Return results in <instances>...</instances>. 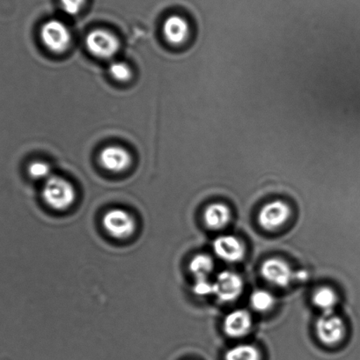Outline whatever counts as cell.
<instances>
[{
  "instance_id": "6da1fadb",
  "label": "cell",
  "mask_w": 360,
  "mask_h": 360,
  "mask_svg": "<svg viewBox=\"0 0 360 360\" xmlns=\"http://www.w3.org/2000/svg\"><path fill=\"white\" fill-rule=\"evenodd\" d=\"M43 197L51 207L63 211L75 201L76 192L71 183L60 176H51L45 181Z\"/></svg>"
},
{
  "instance_id": "7a4b0ae2",
  "label": "cell",
  "mask_w": 360,
  "mask_h": 360,
  "mask_svg": "<svg viewBox=\"0 0 360 360\" xmlns=\"http://www.w3.org/2000/svg\"><path fill=\"white\" fill-rule=\"evenodd\" d=\"M41 38L45 46L55 53L68 51L72 41V34L68 26L58 20H51L44 24Z\"/></svg>"
},
{
  "instance_id": "3957f363",
  "label": "cell",
  "mask_w": 360,
  "mask_h": 360,
  "mask_svg": "<svg viewBox=\"0 0 360 360\" xmlns=\"http://www.w3.org/2000/svg\"><path fill=\"white\" fill-rule=\"evenodd\" d=\"M86 45L91 54L103 59L114 58L120 48L117 37L103 30H93L87 34Z\"/></svg>"
},
{
  "instance_id": "277c9868",
  "label": "cell",
  "mask_w": 360,
  "mask_h": 360,
  "mask_svg": "<svg viewBox=\"0 0 360 360\" xmlns=\"http://www.w3.org/2000/svg\"><path fill=\"white\" fill-rule=\"evenodd\" d=\"M316 335L323 344L332 346L339 344L345 335V324L334 312L323 313L316 325Z\"/></svg>"
},
{
  "instance_id": "5b68a950",
  "label": "cell",
  "mask_w": 360,
  "mask_h": 360,
  "mask_svg": "<svg viewBox=\"0 0 360 360\" xmlns=\"http://www.w3.org/2000/svg\"><path fill=\"white\" fill-rule=\"evenodd\" d=\"M243 281L236 272L224 271L213 283V295L219 302L229 303L239 298L243 291Z\"/></svg>"
},
{
  "instance_id": "8992f818",
  "label": "cell",
  "mask_w": 360,
  "mask_h": 360,
  "mask_svg": "<svg viewBox=\"0 0 360 360\" xmlns=\"http://www.w3.org/2000/svg\"><path fill=\"white\" fill-rule=\"evenodd\" d=\"M104 229L117 239H127L132 236L136 229L135 220L130 213L121 209H114L105 214Z\"/></svg>"
},
{
  "instance_id": "52a82bcc",
  "label": "cell",
  "mask_w": 360,
  "mask_h": 360,
  "mask_svg": "<svg viewBox=\"0 0 360 360\" xmlns=\"http://www.w3.org/2000/svg\"><path fill=\"white\" fill-rule=\"evenodd\" d=\"M291 210L288 204L281 200L268 202L258 214V222L264 229L274 231L288 221Z\"/></svg>"
},
{
  "instance_id": "ba28073f",
  "label": "cell",
  "mask_w": 360,
  "mask_h": 360,
  "mask_svg": "<svg viewBox=\"0 0 360 360\" xmlns=\"http://www.w3.org/2000/svg\"><path fill=\"white\" fill-rule=\"evenodd\" d=\"M261 274L265 281L278 288H286L291 283L293 272L284 260L270 258L262 264Z\"/></svg>"
},
{
  "instance_id": "9c48e42d",
  "label": "cell",
  "mask_w": 360,
  "mask_h": 360,
  "mask_svg": "<svg viewBox=\"0 0 360 360\" xmlns=\"http://www.w3.org/2000/svg\"><path fill=\"white\" fill-rule=\"evenodd\" d=\"M213 251L216 256L226 263H237L245 256V248L238 238L221 236L213 242Z\"/></svg>"
},
{
  "instance_id": "30bf717a",
  "label": "cell",
  "mask_w": 360,
  "mask_h": 360,
  "mask_svg": "<svg viewBox=\"0 0 360 360\" xmlns=\"http://www.w3.org/2000/svg\"><path fill=\"white\" fill-rule=\"evenodd\" d=\"M101 165L110 172H123L131 164V156L121 146H110L101 150L99 155Z\"/></svg>"
},
{
  "instance_id": "8fae6325",
  "label": "cell",
  "mask_w": 360,
  "mask_h": 360,
  "mask_svg": "<svg viewBox=\"0 0 360 360\" xmlns=\"http://www.w3.org/2000/svg\"><path fill=\"white\" fill-rule=\"evenodd\" d=\"M252 327V318L248 311L236 309L229 313L224 320L223 328L230 338H240L246 335Z\"/></svg>"
},
{
  "instance_id": "7c38bea8",
  "label": "cell",
  "mask_w": 360,
  "mask_h": 360,
  "mask_svg": "<svg viewBox=\"0 0 360 360\" xmlns=\"http://www.w3.org/2000/svg\"><path fill=\"white\" fill-rule=\"evenodd\" d=\"M164 37L173 45H180L190 37V25L179 15H171L163 23Z\"/></svg>"
},
{
  "instance_id": "4fadbf2b",
  "label": "cell",
  "mask_w": 360,
  "mask_h": 360,
  "mask_svg": "<svg viewBox=\"0 0 360 360\" xmlns=\"http://www.w3.org/2000/svg\"><path fill=\"white\" fill-rule=\"evenodd\" d=\"M231 211L226 205L215 202L205 209L204 219L206 226L212 230H221L229 225Z\"/></svg>"
},
{
  "instance_id": "5bb4252c",
  "label": "cell",
  "mask_w": 360,
  "mask_h": 360,
  "mask_svg": "<svg viewBox=\"0 0 360 360\" xmlns=\"http://www.w3.org/2000/svg\"><path fill=\"white\" fill-rule=\"evenodd\" d=\"M312 300L314 306L323 310V313L333 312L338 303V295L330 288H321L314 292Z\"/></svg>"
},
{
  "instance_id": "9a60e30c",
  "label": "cell",
  "mask_w": 360,
  "mask_h": 360,
  "mask_svg": "<svg viewBox=\"0 0 360 360\" xmlns=\"http://www.w3.org/2000/svg\"><path fill=\"white\" fill-rule=\"evenodd\" d=\"M214 268V263L208 255H197L190 264V271L195 278H208Z\"/></svg>"
},
{
  "instance_id": "2e32d148",
  "label": "cell",
  "mask_w": 360,
  "mask_h": 360,
  "mask_svg": "<svg viewBox=\"0 0 360 360\" xmlns=\"http://www.w3.org/2000/svg\"><path fill=\"white\" fill-rule=\"evenodd\" d=\"M225 360H261V353L253 345H239L226 352Z\"/></svg>"
},
{
  "instance_id": "e0dca14e",
  "label": "cell",
  "mask_w": 360,
  "mask_h": 360,
  "mask_svg": "<svg viewBox=\"0 0 360 360\" xmlns=\"http://www.w3.org/2000/svg\"><path fill=\"white\" fill-rule=\"evenodd\" d=\"M250 304L253 309L258 312H266L274 306V295L265 290H257L250 297Z\"/></svg>"
},
{
  "instance_id": "ac0fdd59",
  "label": "cell",
  "mask_w": 360,
  "mask_h": 360,
  "mask_svg": "<svg viewBox=\"0 0 360 360\" xmlns=\"http://www.w3.org/2000/svg\"><path fill=\"white\" fill-rule=\"evenodd\" d=\"M108 72H110L112 78L121 82H128L131 78L132 75L129 65L125 64L124 62L120 61L112 62L110 68H108Z\"/></svg>"
},
{
  "instance_id": "d6986e66",
  "label": "cell",
  "mask_w": 360,
  "mask_h": 360,
  "mask_svg": "<svg viewBox=\"0 0 360 360\" xmlns=\"http://www.w3.org/2000/svg\"><path fill=\"white\" fill-rule=\"evenodd\" d=\"M29 174L33 179L46 181L51 176V167L44 162H34L29 167Z\"/></svg>"
},
{
  "instance_id": "ffe728a7",
  "label": "cell",
  "mask_w": 360,
  "mask_h": 360,
  "mask_svg": "<svg viewBox=\"0 0 360 360\" xmlns=\"http://www.w3.org/2000/svg\"><path fill=\"white\" fill-rule=\"evenodd\" d=\"M193 292L198 296H208L213 295V283L208 278H199L195 281L193 285Z\"/></svg>"
},
{
  "instance_id": "44dd1931",
  "label": "cell",
  "mask_w": 360,
  "mask_h": 360,
  "mask_svg": "<svg viewBox=\"0 0 360 360\" xmlns=\"http://www.w3.org/2000/svg\"><path fill=\"white\" fill-rule=\"evenodd\" d=\"M86 0H60L62 8L68 15H77L82 11Z\"/></svg>"
}]
</instances>
